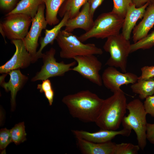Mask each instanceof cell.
Returning a JSON list of instances; mask_svg holds the SVG:
<instances>
[{
	"instance_id": "cell-1",
	"label": "cell",
	"mask_w": 154,
	"mask_h": 154,
	"mask_svg": "<svg viewBox=\"0 0 154 154\" xmlns=\"http://www.w3.org/2000/svg\"><path fill=\"white\" fill-rule=\"evenodd\" d=\"M96 94L88 90L67 95L62 102L73 117L85 122H95L104 101Z\"/></svg>"
},
{
	"instance_id": "cell-2",
	"label": "cell",
	"mask_w": 154,
	"mask_h": 154,
	"mask_svg": "<svg viewBox=\"0 0 154 154\" xmlns=\"http://www.w3.org/2000/svg\"><path fill=\"white\" fill-rule=\"evenodd\" d=\"M126 98L122 90L114 93L104 100L95 122L101 129L116 130L122 123L126 113Z\"/></svg>"
},
{
	"instance_id": "cell-3",
	"label": "cell",
	"mask_w": 154,
	"mask_h": 154,
	"mask_svg": "<svg viewBox=\"0 0 154 154\" xmlns=\"http://www.w3.org/2000/svg\"><path fill=\"white\" fill-rule=\"evenodd\" d=\"M56 40L60 48V57L73 59L75 57L90 54L102 55V50L93 43L84 44L75 35L61 30Z\"/></svg>"
},
{
	"instance_id": "cell-4",
	"label": "cell",
	"mask_w": 154,
	"mask_h": 154,
	"mask_svg": "<svg viewBox=\"0 0 154 154\" xmlns=\"http://www.w3.org/2000/svg\"><path fill=\"white\" fill-rule=\"evenodd\" d=\"M127 109L129 112L125 116L122 124L123 128L133 129L137 136L138 145L143 150L147 144L146 130L147 123L143 103L139 99H134L128 103Z\"/></svg>"
},
{
	"instance_id": "cell-5",
	"label": "cell",
	"mask_w": 154,
	"mask_h": 154,
	"mask_svg": "<svg viewBox=\"0 0 154 154\" xmlns=\"http://www.w3.org/2000/svg\"><path fill=\"white\" fill-rule=\"evenodd\" d=\"M124 18L111 11L99 15L89 31L78 37L82 42L94 38L104 39L119 34Z\"/></svg>"
},
{
	"instance_id": "cell-6",
	"label": "cell",
	"mask_w": 154,
	"mask_h": 154,
	"mask_svg": "<svg viewBox=\"0 0 154 154\" xmlns=\"http://www.w3.org/2000/svg\"><path fill=\"white\" fill-rule=\"evenodd\" d=\"M131 45L129 40L121 34L108 37L103 46L104 50L110 55L106 65L119 68L122 72H126L127 59L131 53Z\"/></svg>"
},
{
	"instance_id": "cell-7",
	"label": "cell",
	"mask_w": 154,
	"mask_h": 154,
	"mask_svg": "<svg viewBox=\"0 0 154 154\" xmlns=\"http://www.w3.org/2000/svg\"><path fill=\"white\" fill-rule=\"evenodd\" d=\"M56 52L55 49L51 47L48 51L43 53L42 58L43 65L40 70L31 79L32 82L62 76L66 72L72 70V67L76 65V62L75 61L68 64H65L63 61L57 62L55 58Z\"/></svg>"
},
{
	"instance_id": "cell-8",
	"label": "cell",
	"mask_w": 154,
	"mask_h": 154,
	"mask_svg": "<svg viewBox=\"0 0 154 154\" xmlns=\"http://www.w3.org/2000/svg\"><path fill=\"white\" fill-rule=\"evenodd\" d=\"M1 26L7 38L11 40H23L27 35L32 19L18 13L6 15Z\"/></svg>"
},
{
	"instance_id": "cell-9",
	"label": "cell",
	"mask_w": 154,
	"mask_h": 154,
	"mask_svg": "<svg viewBox=\"0 0 154 154\" xmlns=\"http://www.w3.org/2000/svg\"><path fill=\"white\" fill-rule=\"evenodd\" d=\"M73 59L77 63L72 70L78 73L84 78L99 86L102 85L99 72L102 64L94 55L78 56Z\"/></svg>"
},
{
	"instance_id": "cell-10",
	"label": "cell",
	"mask_w": 154,
	"mask_h": 154,
	"mask_svg": "<svg viewBox=\"0 0 154 154\" xmlns=\"http://www.w3.org/2000/svg\"><path fill=\"white\" fill-rule=\"evenodd\" d=\"M45 7L44 3L39 6L37 14L32 19L30 30L22 40L27 50L33 57V63L38 46L39 37L42 30L46 29L48 24L44 15Z\"/></svg>"
},
{
	"instance_id": "cell-11",
	"label": "cell",
	"mask_w": 154,
	"mask_h": 154,
	"mask_svg": "<svg viewBox=\"0 0 154 154\" xmlns=\"http://www.w3.org/2000/svg\"><path fill=\"white\" fill-rule=\"evenodd\" d=\"M101 78L105 86L114 93L122 90L120 87L122 85L136 82L138 76L131 72H121L115 67L109 66L104 70Z\"/></svg>"
},
{
	"instance_id": "cell-12",
	"label": "cell",
	"mask_w": 154,
	"mask_h": 154,
	"mask_svg": "<svg viewBox=\"0 0 154 154\" xmlns=\"http://www.w3.org/2000/svg\"><path fill=\"white\" fill-rule=\"evenodd\" d=\"M15 46V51L11 58L0 67V73L8 74L10 71L24 69L33 63V57L27 50L22 40H11Z\"/></svg>"
},
{
	"instance_id": "cell-13",
	"label": "cell",
	"mask_w": 154,
	"mask_h": 154,
	"mask_svg": "<svg viewBox=\"0 0 154 154\" xmlns=\"http://www.w3.org/2000/svg\"><path fill=\"white\" fill-rule=\"evenodd\" d=\"M131 130L123 128L119 131L101 129L96 132H90L83 130H72V132L76 138L82 139L94 143H102L111 141L117 135L128 137L130 135Z\"/></svg>"
},
{
	"instance_id": "cell-14",
	"label": "cell",
	"mask_w": 154,
	"mask_h": 154,
	"mask_svg": "<svg viewBox=\"0 0 154 154\" xmlns=\"http://www.w3.org/2000/svg\"><path fill=\"white\" fill-rule=\"evenodd\" d=\"M8 74L10 76V79L7 82L4 81V78L7 74L0 77V85L5 90L11 92V102L13 109L15 106V98L18 92L24 86L28 79L27 76L23 74L20 69L11 70Z\"/></svg>"
},
{
	"instance_id": "cell-15",
	"label": "cell",
	"mask_w": 154,
	"mask_h": 154,
	"mask_svg": "<svg viewBox=\"0 0 154 154\" xmlns=\"http://www.w3.org/2000/svg\"><path fill=\"white\" fill-rule=\"evenodd\" d=\"M93 18L91 15L89 5L87 2L75 17L68 20L64 30L72 33L76 29H80L87 32L93 25Z\"/></svg>"
},
{
	"instance_id": "cell-16",
	"label": "cell",
	"mask_w": 154,
	"mask_h": 154,
	"mask_svg": "<svg viewBox=\"0 0 154 154\" xmlns=\"http://www.w3.org/2000/svg\"><path fill=\"white\" fill-rule=\"evenodd\" d=\"M149 4L147 3L141 7H136L132 4L128 9L124 18L121 33L127 39L129 40L132 30L138 20L143 17Z\"/></svg>"
},
{
	"instance_id": "cell-17",
	"label": "cell",
	"mask_w": 154,
	"mask_h": 154,
	"mask_svg": "<svg viewBox=\"0 0 154 154\" xmlns=\"http://www.w3.org/2000/svg\"><path fill=\"white\" fill-rule=\"evenodd\" d=\"M76 144L81 153L84 154H114L116 143L112 141L102 143L90 142L76 138Z\"/></svg>"
},
{
	"instance_id": "cell-18",
	"label": "cell",
	"mask_w": 154,
	"mask_h": 154,
	"mask_svg": "<svg viewBox=\"0 0 154 154\" xmlns=\"http://www.w3.org/2000/svg\"><path fill=\"white\" fill-rule=\"evenodd\" d=\"M143 18L133 29V40L134 43L147 35L150 30L154 26V3L149 4Z\"/></svg>"
},
{
	"instance_id": "cell-19",
	"label": "cell",
	"mask_w": 154,
	"mask_h": 154,
	"mask_svg": "<svg viewBox=\"0 0 154 154\" xmlns=\"http://www.w3.org/2000/svg\"><path fill=\"white\" fill-rule=\"evenodd\" d=\"M69 19V14L67 13L58 24L50 29H46L45 30L44 37H41L40 39L39 42L40 45V47L37 52L33 63L37 61L39 58H42L43 54L42 52V50L46 45L49 44L51 45L53 44L54 41L56 40L61 29L66 26L67 21Z\"/></svg>"
},
{
	"instance_id": "cell-20",
	"label": "cell",
	"mask_w": 154,
	"mask_h": 154,
	"mask_svg": "<svg viewBox=\"0 0 154 154\" xmlns=\"http://www.w3.org/2000/svg\"><path fill=\"white\" fill-rule=\"evenodd\" d=\"M43 3L42 0H21L15 7L7 15L21 14L33 19L37 14L39 6Z\"/></svg>"
},
{
	"instance_id": "cell-21",
	"label": "cell",
	"mask_w": 154,
	"mask_h": 154,
	"mask_svg": "<svg viewBox=\"0 0 154 154\" xmlns=\"http://www.w3.org/2000/svg\"><path fill=\"white\" fill-rule=\"evenodd\" d=\"M132 91L138 94L141 99H144L154 94V77L138 80L130 86Z\"/></svg>"
},
{
	"instance_id": "cell-22",
	"label": "cell",
	"mask_w": 154,
	"mask_h": 154,
	"mask_svg": "<svg viewBox=\"0 0 154 154\" xmlns=\"http://www.w3.org/2000/svg\"><path fill=\"white\" fill-rule=\"evenodd\" d=\"M66 0H42L46 9L45 19L50 26L58 24L60 21L57 17L59 11Z\"/></svg>"
},
{
	"instance_id": "cell-23",
	"label": "cell",
	"mask_w": 154,
	"mask_h": 154,
	"mask_svg": "<svg viewBox=\"0 0 154 154\" xmlns=\"http://www.w3.org/2000/svg\"><path fill=\"white\" fill-rule=\"evenodd\" d=\"M87 2V0H66L61 7L58 14L62 18L68 13L69 19L72 18L78 14L80 8Z\"/></svg>"
},
{
	"instance_id": "cell-24",
	"label": "cell",
	"mask_w": 154,
	"mask_h": 154,
	"mask_svg": "<svg viewBox=\"0 0 154 154\" xmlns=\"http://www.w3.org/2000/svg\"><path fill=\"white\" fill-rule=\"evenodd\" d=\"M10 130L12 142L16 145L22 143L26 140L27 134L23 122L16 124Z\"/></svg>"
},
{
	"instance_id": "cell-25",
	"label": "cell",
	"mask_w": 154,
	"mask_h": 154,
	"mask_svg": "<svg viewBox=\"0 0 154 154\" xmlns=\"http://www.w3.org/2000/svg\"><path fill=\"white\" fill-rule=\"evenodd\" d=\"M154 46V31L150 34L131 44V51L132 52L139 49H145Z\"/></svg>"
},
{
	"instance_id": "cell-26",
	"label": "cell",
	"mask_w": 154,
	"mask_h": 154,
	"mask_svg": "<svg viewBox=\"0 0 154 154\" xmlns=\"http://www.w3.org/2000/svg\"><path fill=\"white\" fill-rule=\"evenodd\" d=\"M140 149L138 145L130 143H116L114 154H137Z\"/></svg>"
},
{
	"instance_id": "cell-27",
	"label": "cell",
	"mask_w": 154,
	"mask_h": 154,
	"mask_svg": "<svg viewBox=\"0 0 154 154\" xmlns=\"http://www.w3.org/2000/svg\"><path fill=\"white\" fill-rule=\"evenodd\" d=\"M112 11L124 18L127 11L133 4L132 0H113Z\"/></svg>"
},
{
	"instance_id": "cell-28",
	"label": "cell",
	"mask_w": 154,
	"mask_h": 154,
	"mask_svg": "<svg viewBox=\"0 0 154 154\" xmlns=\"http://www.w3.org/2000/svg\"><path fill=\"white\" fill-rule=\"evenodd\" d=\"M11 142L12 138L10 130L6 128L2 129L0 131V149H5Z\"/></svg>"
},
{
	"instance_id": "cell-29",
	"label": "cell",
	"mask_w": 154,
	"mask_h": 154,
	"mask_svg": "<svg viewBox=\"0 0 154 154\" xmlns=\"http://www.w3.org/2000/svg\"><path fill=\"white\" fill-rule=\"evenodd\" d=\"M145 99L143 103L145 111L147 114L154 117V94L148 96Z\"/></svg>"
},
{
	"instance_id": "cell-30",
	"label": "cell",
	"mask_w": 154,
	"mask_h": 154,
	"mask_svg": "<svg viewBox=\"0 0 154 154\" xmlns=\"http://www.w3.org/2000/svg\"><path fill=\"white\" fill-rule=\"evenodd\" d=\"M141 74L138 80H142L154 77V66H145L141 68Z\"/></svg>"
},
{
	"instance_id": "cell-31",
	"label": "cell",
	"mask_w": 154,
	"mask_h": 154,
	"mask_svg": "<svg viewBox=\"0 0 154 154\" xmlns=\"http://www.w3.org/2000/svg\"><path fill=\"white\" fill-rule=\"evenodd\" d=\"M18 0H0V7L2 10L8 11H12L16 6Z\"/></svg>"
},
{
	"instance_id": "cell-32",
	"label": "cell",
	"mask_w": 154,
	"mask_h": 154,
	"mask_svg": "<svg viewBox=\"0 0 154 154\" xmlns=\"http://www.w3.org/2000/svg\"><path fill=\"white\" fill-rule=\"evenodd\" d=\"M42 81L41 84H38L37 89L39 90L41 93H44L53 89L50 80L48 79Z\"/></svg>"
},
{
	"instance_id": "cell-33",
	"label": "cell",
	"mask_w": 154,
	"mask_h": 154,
	"mask_svg": "<svg viewBox=\"0 0 154 154\" xmlns=\"http://www.w3.org/2000/svg\"><path fill=\"white\" fill-rule=\"evenodd\" d=\"M104 0H87L90 7L91 16L93 17L94 13L96 9L102 4Z\"/></svg>"
},
{
	"instance_id": "cell-34",
	"label": "cell",
	"mask_w": 154,
	"mask_h": 154,
	"mask_svg": "<svg viewBox=\"0 0 154 154\" xmlns=\"http://www.w3.org/2000/svg\"><path fill=\"white\" fill-rule=\"evenodd\" d=\"M146 136L147 139L154 144V123H147Z\"/></svg>"
},
{
	"instance_id": "cell-35",
	"label": "cell",
	"mask_w": 154,
	"mask_h": 154,
	"mask_svg": "<svg viewBox=\"0 0 154 154\" xmlns=\"http://www.w3.org/2000/svg\"><path fill=\"white\" fill-rule=\"evenodd\" d=\"M133 4L136 7H141L147 3H154V0H132Z\"/></svg>"
},
{
	"instance_id": "cell-36",
	"label": "cell",
	"mask_w": 154,
	"mask_h": 154,
	"mask_svg": "<svg viewBox=\"0 0 154 154\" xmlns=\"http://www.w3.org/2000/svg\"><path fill=\"white\" fill-rule=\"evenodd\" d=\"M0 32L1 34L2 35L3 37L4 38L5 42L7 43V42L6 41L5 39V38L6 37L1 27V26H0Z\"/></svg>"
}]
</instances>
